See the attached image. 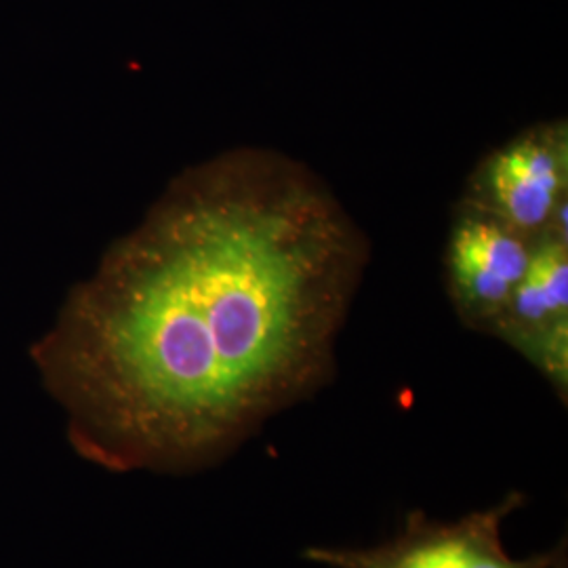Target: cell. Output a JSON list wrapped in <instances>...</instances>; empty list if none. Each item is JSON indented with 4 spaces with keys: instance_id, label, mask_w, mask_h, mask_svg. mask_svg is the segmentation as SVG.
<instances>
[{
    "instance_id": "obj_5",
    "label": "cell",
    "mask_w": 568,
    "mask_h": 568,
    "mask_svg": "<svg viewBox=\"0 0 568 568\" xmlns=\"http://www.w3.org/2000/svg\"><path fill=\"white\" fill-rule=\"evenodd\" d=\"M523 354L558 398L568 394V232L549 227L535 239L527 270L493 328Z\"/></svg>"
},
{
    "instance_id": "obj_1",
    "label": "cell",
    "mask_w": 568,
    "mask_h": 568,
    "mask_svg": "<svg viewBox=\"0 0 568 568\" xmlns=\"http://www.w3.org/2000/svg\"><path fill=\"white\" fill-rule=\"evenodd\" d=\"M371 260L307 164L239 145L178 175L34 347L84 459L190 471L335 373Z\"/></svg>"
},
{
    "instance_id": "obj_3",
    "label": "cell",
    "mask_w": 568,
    "mask_h": 568,
    "mask_svg": "<svg viewBox=\"0 0 568 568\" xmlns=\"http://www.w3.org/2000/svg\"><path fill=\"white\" fill-rule=\"evenodd\" d=\"M567 124L546 122L495 148L476 166L462 203L537 239L567 206Z\"/></svg>"
},
{
    "instance_id": "obj_4",
    "label": "cell",
    "mask_w": 568,
    "mask_h": 568,
    "mask_svg": "<svg viewBox=\"0 0 568 568\" xmlns=\"http://www.w3.org/2000/svg\"><path fill=\"white\" fill-rule=\"evenodd\" d=\"M532 243L485 211L459 204L448 232L445 276L450 304L467 328L493 333L527 270Z\"/></svg>"
},
{
    "instance_id": "obj_2",
    "label": "cell",
    "mask_w": 568,
    "mask_h": 568,
    "mask_svg": "<svg viewBox=\"0 0 568 568\" xmlns=\"http://www.w3.org/2000/svg\"><path fill=\"white\" fill-rule=\"evenodd\" d=\"M527 504L523 493H509L499 504L457 520H434L426 511L406 514L403 528L371 548L314 546L305 560L328 568H567V541L528 558H511L501 525Z\"/></svg>"
}]
</instances>
